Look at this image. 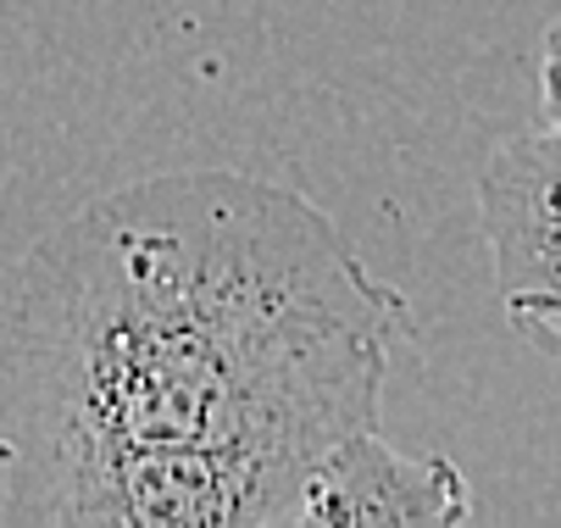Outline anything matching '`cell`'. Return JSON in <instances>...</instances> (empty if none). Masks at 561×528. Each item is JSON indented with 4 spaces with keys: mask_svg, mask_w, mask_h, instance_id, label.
<instances>
[{
    "mask_svg": "<svg viewBox=\"0 0 561 528\" xmlns=\"http://www.w3.org/2000/svg\"><path fill=\"white\" fill-rule=\"evenodd\" d=\"M412 334L300 190L123 184L0 273V528H300Z\"/></svg>",
    "mask_w": 561,
    "mask_h": 528,
    "instance_id": "cell-1",
    "label": "cell"
},
{
    "mask_svg": "<svg viewBox=\"0 0 561 528\" xmlns=\"http://www.w3.org/2000/svg\"><path fill=\"white\" fill-rule=\"evenodd\" d=\"M478 217L512 329L561 361V134H517L478 173Z\"/></svg>",
    "mask_w": 561,
    "mask_h": 528,
    "instance_id": "cell-2",
    "label": "cell"
},
{
    "mask_svg": "<svg viewBox=\"0 0 561 528\" xmlns=\"http://www.w3.org/2000/svg\"><path fill=\"white\" fill-rule=\"evenodd\" d=\"M467 517V479L434 450H394L378 428L345 434L311 468L300 501V528H456Z\"/></svg>",
    "mask_w": 561,
    "mask_h": 528,
    "instance_id": "cell-3",
    "label": "cell"
},
{
    "mask_svg": "<svg viewBox=\"0 0 561 528\" xmlns=\"http://www.w3.org/2000/svg\"><path fill=\"white\" fill-rule=\"evenodd\" d=\"M539 101H545V128L561 134V18L545 28V61H539Z\"/></svg>",
    "mask_w": 561,
    "mask_h": 528,
    "instance_id": "cell-4",
    "label": "cell"
}]
</instances>
